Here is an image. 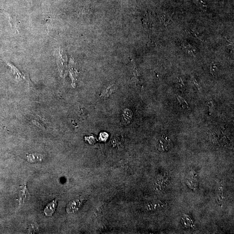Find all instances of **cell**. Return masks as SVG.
<instances>
[{"instance_id":"4","label":"cell","mask_w":234,"mask_h":234,"mask_svg":"<svg viewBox=\"0 0 234 234\" xmlns=\"http://www.w3.org/2000/svg\"><path fill=\"white\" fill-rule=\"evenodd\" d=\"M190 33H191L194 36H195L196 38L200 40L203 41L202 39L201 38V37H200V36L198 35V33H197V32H196V31H194V30H191V31H190Z\"/></svg>"},{"instance_id":"1","label":"cell","mask_w":234,"mask_h":234,"mask_svg":"<svg viewBox=\"0 0 234 234\" xmlns=\"http://www.w3.org/2000/svg\"><path fill=\"white\" fill-rule=\"evenodd\" d=\"M57 206V200H53V201L48 204L44 210V212L46 216H52Z\"/></svg>"},{"instance_id":"2","label":"cell","mask_w":234,"mask_h":234,"mask_svg":"<svg viewBox=\"0 0 234 234\" xmlns=\"http://www.w3.org/2000/svg\"><path fill=\"white\" fill-rule=\"evenodd\" d=\"M42 156L40 155L37 154H29L27 156V159L29 162L34 163L37 161H40L42 160Z\"/></svg>"},{"instance_id":"3","label":"cell","mask_w":234,"mask_h":234,"mask_svg":"<svg viewBox=\"0 0 234 234\" xmlns=\"http://www.w3.org/2000/svg\"><path fill=\"white\" fill-rule=\"evenodd\" d=\"M182 47L184 49L185 51H186L188 53H191V54L193 55H195L196 54V53H195L196 50L192 47H191L190 45L189 44L188 46L184 45Z\"/></svg>"}]
</instances>
